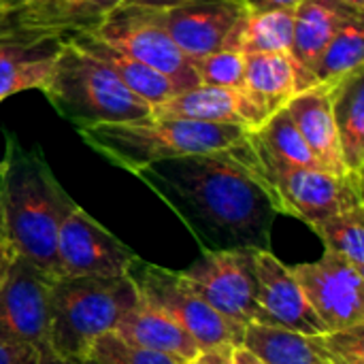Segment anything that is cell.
<instances>
[{"mask_svg": "<svg viewBox=\"0 0 364 364\" xmlns=\"http://www.w3.org/2000/svg\"><path fill=\"white\" fill-rule=\"evenodd\" d=\"M136 177L218 250L269 247L277 209L250 160L247 136L230 149L151 162Z\"/></svg>", "mask_w": 364, "mask_h": 364, "instance_id": "obj_1", "label": "cell"}, {"mask_svg": "<svg viewBox=\"0 0 364 364\" xmlns=\"http://www.w3.org/2000/svg\"><path fill=\"white\" fill-rule=\"evenodd\" d=\"M0 175V220L9 243L17 256L58 279V230L75 203L53 177L43 151L23 149L13 134Z\"/></svg>", "mask_w": 364, "mask_h": 364, "instance_id": "obj_2", "label": "cell"}, {"mask_svg": "<svg viewBox=\"0 0 364 364\" xmlns=\"http://www.w3.org/2000/svg\"><path fill=\"white\" fill-rule=\"evenodd\" d=\"M245 126L186 119H139L79 126L77 134L96 154L136 175L151 162L230 149L247 136Z\"/></svg>", "mask_w": 364, "mask_h": 364, "instance_id": "obj_3", "label": "cell"}, {"mask_svg": "<svg viewBox=\"0 0 364 364\" xmlns=\"http://www.w3.org/2000/svg\"><path fill=\"white\" fill-rule=\"evenodd\" d=\"M41 92L55 113L75 128L151 117L149 102L132 94L102 62L75 47L68 36L64 38L51 75Z\"/></svg>", "mask_w": 364, "mask_h": 364, "instance_id": "obj_4", "label": "cell"}, {"mask_svg": "<svg viewBox=\"0 0 364 364\" xmlns=\"http://www.w3.org/2000/svg\"><path fill=\"white\" fill-rule=\"evenodd\" d=\"M139 301L124 277H58L51 284V352L87 360L96 339L113 333L122 316Z\"/></svg>", "mask_w": 364, "mask_h": 364, "instance_id": "obj_5", "label": "cell"}, {"mask_svg": "<svg viewBox=\"0 0 364 364\" xmlns=\"http://www.w3.org/2000/svg\"><path fill=\"white\" fill-rule=\"evenodd\" d=\"M247 151L277 213L299 218L314 226L331 215L364 205L363 177H337L326 171L288 164L271 156L252 130L247 134Z\"/></svg>", "mask_w": 364, "mask_h": 364, "instance_id": "obj_6", "label": "cell"}, {"mask_svg": "<svg viewBox=\"0 0 364 364\" xmlns=\"http://www.w3.org/2000/svg\"><path fill=\"white\" fill-rule=\"evenodd\" d=\"M128 277L132 279L139 296L160 307L173 318L198 346V350H211L218 346H241L245 326L228 320L215 311L183 277L168 269L134 260Z\"/></svg>", "mask_w": 364, "mask_h": 364, "instance_id": "obj_7", "label": "cell"}, {"mask_svg": "<svg viewBox=\"0 0 364 364\" xmlns=\"http://www.w3.org/2000/svg\"><path fill=\"white\" fill-rule=\"evenodd\" d=\"M254 252L245 247L205 250L203 256L183 271L190 286L222 316L247 326L267 324L256 301Z\"/></svg>", "mask_w": 364, "mask_h": 364, "instance_id": "obj_8", "label": "cell"}, {"mask_svg": "<svg viewBox=\"0 0 364 364\" xmlns=\"http://www.w3.org/2000/svg\"><path fill=\"white\" fill-rule=\"evenodd\" d=\"M53 277L17 256L0 290V341L30 346L38 356L51 352Z\"/></svg>", "mask_w": 364, "mask_h": 364, "instance_id": "obj_9", "label": "cell"}, {"mask_svg": "<svg viewBox=\"0 0 364 364\" xmlns=\"http://www.w3.org/2000/svg\"><path fill=\"white\" fill-rule=\"evenodd\" d=\"M87 32L154 68L156 73L166 77L177 87V92L190 90L200 83L192 60L186 58V53L160 26L149 21L134 6H117L105 17L102 23Z\"/></svg>", "mask_w": 364, "mask_h": 364, "instance_id": "obj_10", "label": "cell"}, {"mask_svg": "<svg viewBox=\"0 0 364 364\" xmlns=\"http://www.w3.org/2000/svg\"><path fill=\"white\" fill-rule=\"evenodd\" d=\"M290 271L326 331L364 324V275L346 258L324 250L320 260L294 264Z\"/></svg>", "mask_w": 364, "mask_h": 364, "instance_id": "obj_11", "label": "cell"}, {"mask_svg": "<svg viewBox=\"0 0 364 364\" xmlns=\"http://www.w3.org/2000/svg\"><path fill=\"white\" fill-rule=\"evenodd\" d=\"M139 11L160 26L194 64L196 60L222 49L250 9L245 0H194L168 9Z\"/></svg>", "mask_w": 364, "mask_h": 364, "instance_id": "obj_12", "label": "cell"}, {"mask_svg": "<svg viewBox=\"0 0 364 364\" xmlns=\"http://www.w3.org/2000/svg\"><path fill=\"white\" fill-rule=\"evenodd\" d=\"M136 258L79 205H73L62 218L58 230L60 277H124Z\"/></svg>", "mask_w": 364, "mask_h": 364, "instance_id": "obj_13", "label": "cell"}, {"mask_svg": "<svg viewBox=\"0 0 364 364\" xmlns=\"http://www.w3.org/2000/svg\"><path fill=\"white\" fill-rule=\"evenodd\" d=\"M66 36L68 32L60 30L23 28L13 17V28L0 38V102L26 90H41Z\"/></svg>", "mask_w": 364, "mask_h": 364, "instance_id": "obj_14", "label": "cell"}, {"mask_svg": "<svg viewBox=\"0 0 364 364\" xmlns=\"http://www.w3.org/2000/svg\"><path fill=\"white\" fill-rule=\"evenodd\" d=\"M254 279L256 301L267 318V326H279L307 337L326 333L290 267H286L269 250L254 252Z\"/></svg>", "mask_w": 364, "mask_h": 364, "instance_id": "obj_15", "label": "cell"}, {"mask_svg": "<svg viewBox=\"0 0 364 364\" xmlns=\"http://www.w3.org/2000/svg\"><path fill=\"white\" fill-rule=\"evenodd\" d=\"M243 115L250 130H258L273 113L284 109L296 94V70L288 53L245 55L241 87Z\"/></svg>", "mask_w": 364, "mask_h": 364, "instance_id": "obj_16", "label": "cell"}, {"mask_svg": "<svg viewBox=\"0 0 364 364\" xmlns=\"http://www.w3.org/2000/svg\"><path fill=\"white\" fill-rule=\"evenodd\" d=\"M354 15L364 13L341 4L339 0H303L294 9V34L288 55L296 70L299 92L314 85L311 73L318 58L331 43L335 32Z\"/></svg>", "mask_w": 364, "mask_h": 364, "instance_id": "obj_17", "label": "cell"}, {"mask_svg": "<svg viewBox=\"0 0 364 364\" xmlns=\"http://www.w3.org/2000/svg\"><path fill=\"white\" fill-rule=\"evenodd\" d=\"M286 109L322 168L331 175L348 177L341 160L331 87L314 85L309 90H303L286 105Z\"/></svg>", "mask_w": 364, "mask_h": 364, "instance_id": "obj_18", "label": "cell"}, {"mask_svg": "<svg viewBox=\"0 0 364 364\" xmlns=\"http://www.w3.org/2000/svg\"><path fill=\"white\" fill-rule=\"evenodd\" d=\"M113 333L136 348L162 352L183 363L194 360L200 352L196 341L173 318L143 296H139V301L122 316Z\"/></svg>", "mask_w": 364, "mask_h": 364, "instance_id": "obj_19", "label": "cell"}, {"mask_svg": "<svg viewBox=\"0 0 364 364\" xmlns=\"http://www.w3.org/2000/svg\"><path fill=\"white\" fill-rule=\"evenodd\" d=\"M68 41L75 47H79L81 51L96 58L98 62H102L132 94H136L139 98H143L151 107L158 102H164L166 98L177 94V87L166 77H162L154 68L145 66L136 58L107 45L105 41H100L98 36H94L87 30L85 32H70Z\"/></svg>", "mask_w": 364, "mask_h": 364, "instance_id": "obj_20", "label": "cell"}, {"mask_svg": "<svg viewBox=\"0 0 364 364\" xmlns=\"http://www.w3.org/2000/svg\"><path fill=\"white\" fill-rule=\"evenodd\" d=\"M151 117L205 122V124H237L247 128L241 94L213 85H203V83L177 92L164 102L154 105Z\"/></svg>", "mask_w": 364, "mask_h": 364, "instance_id": "obj_21", "label": "cell"}, {"mask_svg": "<svg viewBox=\"0 0 364 364\" xmlns=\"http://www.w3.org/2000/svg\"><path fill=\"white\" fill-rule=\"evenodd\" d=\"M124 0H43L13 11L23 28H45L60 32H85L105 21Z\"/></svg>", "mask_w": 364, "mask_h": 364, "instance_id": "obj_22", "label": "cell"}, {"mask_svg": "<svg viewBox=\"0 0 364 364\" xmlns=\"http://www.w3.org/2000/svg\"><path fill=\"white\" fill-rule=\"evenodd\" d=\"M333 115L339 134L341 160L348 175L363 177L364 171V70L354 73L335 87Z\"/></svg>", "mask_w": 364, "mask_h": 364, "instance_id": "obj_23", "label": "cell"}, {"mask_svg": "<svg viewBox=\"0 0 364 364\" xmlns=\"http://www.w3.org/2000/svg\"><path fill=\"white\" fill-rule=\"evenodd\" d=\"M360 70H364V15H354L324 47L314 66L311 81L314 85L335 87Z\"/></svg>", "mask_w": 364, "mask_h": 364, "instance_id": "obj_24", "label": "cell"}, {"mask_svg": "<svg viewBox=\"0 0 364 364\" xmlns=\"http://www.w3.org/2000/svg\"><path fill=\"white\" fill-rule=\"evenodd\" d=\"M241 346L264 364H324L307 335L279 326L247 324Z\"/></svg>", "mask_w": 364, "mask_h": 364, "instance_id": "obj_25", "label": "cell"}, {"mask_svg": "<svg viewBox=\"0 0 364 364\" xmlns=\"http://www.w3.org/2000/svg\"><path fill=\"white\" fill-rule=\"evenodd\" d=\"M294 34V9L250 11L241 23V49L250 53H288Z\"/></svg>", "mask_w": 364, "mask_h": 364, "instance_id": "obj_26", "label": "cell"}, {"mask_svg": "<svg viewBox=\"0 0 364 364\" xmlns=\"http://www.w3.org/2000/svg\"><path fill=\"white\" fill-rule=\"evenodd\" d=\"M254 136L258 139V143L275 158L294 164V166H305V168H318L324 171L322 164L316 160V156L311 154L309 145L305 143V139L301 136L294 119L290 117L288 109H279L277 113H273L258 130H252Z\"/></svg>", "mask_w": 364, "mask_h": 364, "instance_id": "obj_27", "label": "cell"}, {"mask_svg": "<svg viewBox=\"0 0 364 364\" xmlns=\"http://www.w3.org/2000/svg\"><path fill=\"white\" fill-rule=\"evenodd\" d=\"M326 252L346 258L364 273V205L331 215L311 226Z\"/></svg>", "mask_w": 364, "mask_h": 364, "instance_id": "obj_28", "label": "cell"}, {"mask_svg": "<svg viewBox=\"0 0 364 364\" xmlns=\"http://www.w3.org/2000/svg\"><path fill=\"white\" fill-rule=\"evenodd\" d=\"M241 23L235 28V32L230 34V38L226 41V45L222 49L194 62V70L203 85L241 92L243 77H245V53H243L241 41H239Z\"/></svg>", "mask_w": 364, "mask_h": 364, "instance_id": "obj_29", "label": "cell"}, {"mask_svg": "<svg viewBox=\"0 0 364 364\" xmlns=\"http://www.w3.org/2000/svg\"><path fill=\"white\" fill-rule=\"evenodd\" d=\"M87 360L98 364H188L162 352L136 348L119 339L115 333H107L100 339H96L94 346L90 348Z\"/></svg>", "mask_w": 364, "mask_h": 364, "instance_id": "obj_30", "label": "cell"}, {"mask_svg": "<svg viewBox=\"0 0 364 364\" xmlns=\"http://www.w3.org/2000/svg\"><path fill=\"white\" fill-rule=\"evenodd\" d=\"M324 364H364V324L309 337Z\"/></svg>", "mask_w": 364, "mask_h": 364, "instance_id": "obj_31", "label": "cell"}, {"mask_svg": "<svg viewBox=\"0 0 364 364\" xmlns=\"http://www.w3.org/2000/svg\"><path fill=\"white\" fill-rule=\"evenodd\" d=\"M38 354L30 346L0 341V364H36Z\"/></svg>", "mask_w": 364, "mask_h": 364, "instance_id": "obj_32", "label": "cell"}, {"mask_svg": "<svg viewBox=\"0 0 364 364\" xmlns=\"http://www.w3.org/2000/svg\"><path fill=\"white\" fill-rule=\"evenodd\" d=\"M232 350H235V346H218L211 350H203L188 364H235Z\"/></svg>", "mask_w": 364, "mask_h": 364, "instance_id": "obj_33", "label": "cell"}, {"mask_svg": "<svg viewBox=\"0 0 364 364\" xmlns=\"http://www.w3.org/2000/svg\"><path fill=\"white\" fill-rule=\"evenodd\" d=\"M13 258H15V250L9 243V239L4 235V228H2V220H0V290H2V284L6 279V273L11 269Z\"/></svg>", "mask_w": 364, "mask_h": 364, "instance_id": "obj_34", "label": "cell"}, {"mask_svg": "<svg viewBox=\"0 0 364 364\" xmlns=\"http://www.w3.org/2000/svg\"><path fill=\"white\" fill-rule=\"evenodd\" d=\"M250 11H271V9H296L303 0H245Z\"/></svg>", "mask_w": 364, "mask_h": 364, "instance_id": "obj_35", "label": "cell"}, {"mask_svg": "<svg viewBox=\"0 0 364 364\" xmlns=\"http://www.w3.org/2000/svg\"><path fill=\"white\" fill-rule=\"evenodd\" d=\"M194 0H124V6H139V9H168L177 4H186ZM122 6V4H119Z\"/></svg>", "mask_w": 364, "mask_h": 364, "instance_id": "obj_36", "label": "cell"}, {"mask_svg": "<svg viewBox=\"0 0 364 364\" xmlns=\"http://www.w3.org/2000/svg\"><path fill=\"white\" fill-rule=\"evenodd\" d=\"M232 360H235V364H264L258 356H254L250 350H245L243 346H237L232 350Z\"/></svg>", "mask_w": 364, "mask_h": 364, "instance_id": "obj_37", "label": "cell"}, {"mask_svg": "<svg viewBox=\"0 0 364 364\" xmlns=\"http://www.w3.org/2000/svg\"><path fill=\"white\" fill-rule=\"evenodd\" d=\"M36 364H87L85 360H70V358H62L55 354H47V356H38Z\"/></svg>", "mask_w": 364, "mask_h": 364, "instance_id": "obj_38", "label": "cell"}, {"mask_svg": "<svg viewBox=\"0 0 364 364\" xmlns=\"http://www.w3.org/2000/svg\"><path fill=\"white\" fill-rule=\"evenodd\" d=\"M339 2L354 9V11H358V13H364V0H339Z\"/></svg>", "mask_w": 364, "mask_h": 364, "instance_id": "obj_39", "label": "cell"}, {"mask_svg": "<svg viewBox=\"0 0 364 364\" xmlns=\"http://www.w3.org/2000/svg\"><path fill=\"white\" fill-rule=\"evenodd\" d=\"M11 28H13V13H11L6 19H2V21H0V38H2Z\"/></svg>", "mask_w": 364, "mask_h": 364, "instance_id": "obj_40", "label": "cell"}, {"mask_svg": "<svg viewBox=\"0 0 364 364\" xmlns=\"http://www.w3.org/2000/svg\"><path fill=\"white\" fill-rule=\"evenodd\" d=\"M11 13H13V11H9V9H6V6L2 4V0H0V21H2V19H6V17H9Z\"/></svg>", "mask_w": 364, "mask_h": 364, "instance_id": "obj_41", "label": "cell"}, {"mask_svg": "<svg viewBox=\"0 0 364 364\" xmlns=\"http://www.w3.org/2000/svg\"><path fill=\"white\" fill-rule=\"evenodd\" d=\"M34 2H43V0H26V2H23V6H26V4H34Z\"/></svg>", "mask_w": 364, "mask_h": 364, "instance_id": "obj_42", "label": "cell"}, {"mask_svg": "<svg viewBox=\"0 0 364 364\" xmlns=\"http://www.w3.org/2000/svg\"><path fill=\"white\" fill-rule=\"evenodd\" d=\"M87 364H98V363H94V360H85Z\"/></svg>", "mask_w": 364, "mask_h": 364, "instance_id": "obj_43", "label": "cell"}]
</instances>
